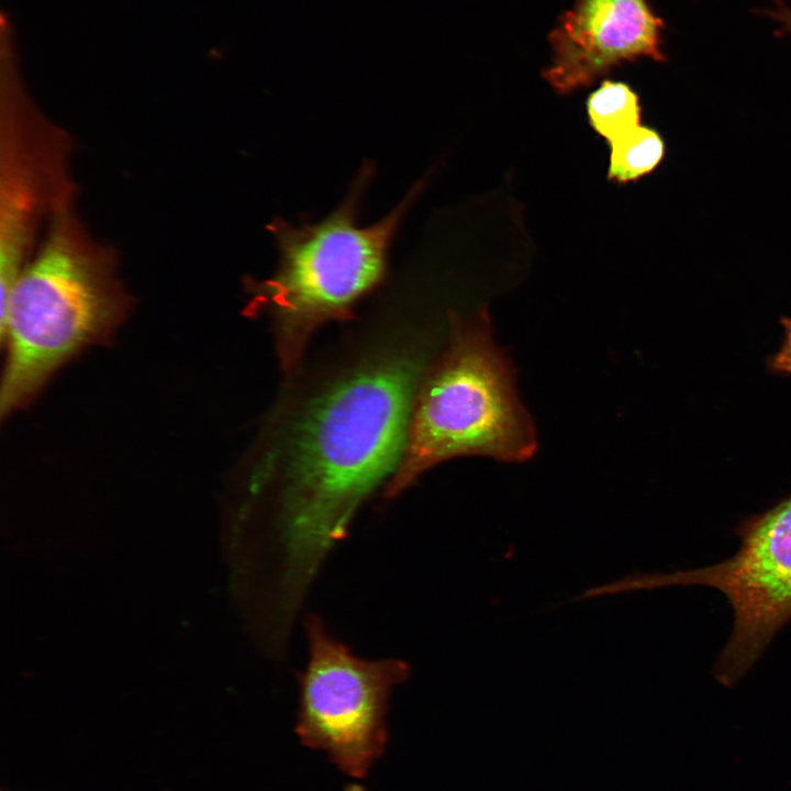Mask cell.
Here are the masks:
<instances>
[{"mask_svg":"<svg viewBox=\"0 0 791 791\" xmlns=\"http://www.w3.org/2000/svg\"><path fill=\"white\" fill-rule=\"evenodd\" d=\"M1 67L0 290L1 305L30 259L43 219L73 203L70 142L33 104L16 71L12 43Z\"/></svg>","mask_w":791,"mask_h":791,"instance_id":"52a82bcc","label":"cell"},{"mask_svg":"<svg viewBox=\"0 0 791 791\" xmlns=\"http://www.w3.org/2000/svg\"><path fill=\"white\" fill-rule=\"evenodd\" d=\"M664 20L648 0H575L548 33L544 79L561 96L639 58L665 62Z\"/></svg>","mask_w":791,"mask_h":791,"instance_id":"ba28073f","label":"cell"},{"mask_svg":"<svg viewBox=\"0 0 791 791\" xmlns=\"http://www.w3.org/2000/svg\"><path fill=\"white\" fill-rule=\"evenodd\" d=\"M759 13L779 24V34L791 35V8L783 0H775L771 8L764 9Z\"/></svg>","mask_w":791,"mask_h":791,"instance_id":"8fae6325","label":"cell"},{"mask_svg":"<svg viewBox=\"0 0 791 791\" xmlns=\"http://www.w3.org/2000/svg\"><path fill=\"white\" fill-rule=\"evenodd\" d=\"M370 176L366 168L331 215L316 223L269 225L280 261L275 275L254 285V302L274 315L282 364L291 367L310 334L342 315L383 278L392 237L416 190L374 225H357L359 198Z\"/></svg>","mask_w":791,"mask_h":791,"instance_id":"277c9868","label":"cell"},{"mask_svg":"<svg viewBox=\"0 0 791 791\" xmlns=\"http://www.w3.org/2000/svg\"><path fill=\"white\" fill-rule=\"evenodd\" d=\"M305 627L309 659L298 677L296 733L344 773L363 778L386 747L388 699L408 679L410 667L399 659L355 656L319 616L310 615Z\"/></svg>","mask_w":791,"mask_h":791,"instance_id":"8992f818","label":"cell"},{"mask_svg":"<svg viewBox=\"0 0 791 791\" xmlns=\"http://www.w3.org/2000/svg\"><path fill=\"white\" fill-rule=\"evenodd\" d=\"M420 360L386 356L314 398L289 437L277 517L276 616L291 623L325 557L366 498L397 471L417 397Z\"/></svg>","mask_w":791,"mask_h":791,"instance_id":"6da1fadb","label":"cell"},{"mask_svg":"<svg viewBox=\"0 0 791 791\" xmlns=\"http://www.w3.org/2000/svg\"><path fill=\"white\" fill-rule=\"evenodd\" d=\"M130 308L113 250L90 236L73 203L58 210L1 305V414L31 401L76 354L107 341Z\"/></svg>","mask_w":791,"mask_h":791,"instance_id":"7a4b0ae2","label":"cell"},{"mask_svg":"<svg viewBox=\"0 0 791 791\" xmlns=\"http://www.w3.org/2000/svg\"><path fill=\"white\" fill-rule=\"evenodd\" d=\"M609 145L608 178L617 183L634 181L653 171L665 152L660 135L644 125L636 126Z\"/></svg>","mask_w":791,"mask_h":791,"instance_id":"30bf717a","label":"cell"},{"mask_svg":"<svg viewBox=\"0 0 791 791\" xmlns=\"http://www.w3.org/2000/svg\"><path fill=\"white\" fill-rule=\"evenodd\" d=\"M737 536L738 550L723 561L622 580L624 591L702 586L725 597L733 627L713 671L725 687H733L749 671L791 620V497L743 522Z\"/></svg>","mask_w":791,"mask_h":791,"instance_id":"5b68a950","label":"cell"},{"mask_svg":"<svg viewBox=\"0 0 791 791\" xmlns=\"http://www.w3.org/2000/svg\"><path fill=\"white\" fill-rule=\"evenodd\" d=\"M537 449L519 399L514 369L495 345L486 309L456 322L450 346L414 404L400 465L386 495L396 497L427 468L478 455L520 463Z\"/></svg>","mask_w":791,"mask_h":791,"instance_id":"3957f363","label":"cell"},{"mask_svg":"<svg viewBox=\"0 0 791 791\" xmlns=\"http://www.w3.org/2000/svg\"><path fill=\"white\" fill-rule=\"evenodd\" d=\"M586 110L591 127L609 144L640 125L639 97L623 81L602 80L588 96Z\"/></svg>","mask_w":791,"mask_h":791,"instance_id":"9c48e42d","label":"cell"},{"mask_svg":"<svg viewBox=\"0 0 791 791\" xmlns=\"http://www.w3.org/2000/svg\"><path fill=\"white\" fill-rule=\"evenodd\" d=\"M786 341L780 352L773 357L772 367L776 370L791 372V320H784Z\"/></svg>","mask_w":791,"mask_h":791,"instance_id":"7c38bea8","label":"cell"}]
</instances>
